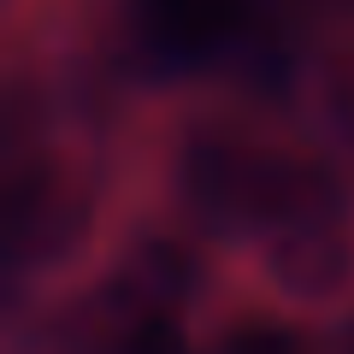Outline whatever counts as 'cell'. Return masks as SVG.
<instances>
[{"instance_id":"obj_4","label":"cell","mask_w":354,"mask_h":354,"mask_svg":"<svg viewBox=\"0 0 354 354\" xmlns=\"http://www.w3.org/2000/svg\"><path fill=\"white\" fill-rule=\"evenodd\" d=\"M142 30L171 59H207L242 30L248 0H136Z\"/></svg>"},{"instance_id":"obj_3","label":"cell","mask_w":354,"mask_h":354,"mask_svg":"<svg viewBox=\"0 0 354 354\" xmlns=\"http://www.w3.org/2000/svg\"><path fill=\"white\" fill-rule=\"evenodd\" d=\"M272 272H278L295 295L337 290V283L348 278V236H342V225H337V207L272 230Z\"/></svg>"},{"instance_id":"obj_5","label":"cell","mask_w":354,"mask_h":354,"mask_svg":"<svg viewBox=\"0 0 354 354\" xmlns=\"http://www.w3.org/2000/svg\"><path fill=\"white\" fill-rule=\"evenodd\" d=\"M118 354H195V348H189V337H183V325H177L171 313H142L136 325L124 330Z\"/></svg>"},{"instance_id":"obj_2","label":"cell","mask_w":354,"mask_h":354,"mask_svg":"<svg viewBox=\"0 0 354 354\" xmlns=\"http://www.w3.org/2000/svg\"><path fill=\"white\" fill-rule=\"evenodd\" d=\"M83 189L77 177H65L59 165H36L12 183V213H6V236L24 260H41V254H59L65 242L83 230Z\"/></svg>"},{"instance_id":"obj_6","label":"cell","mask_w":354,"mask_h":354,"mask_svg":"<svg viewBox=\"0 0 354 354\" xmlns=\"http://www.w3.org/2000/svg\"><path fill=\"white\" fill-rule=\"evenodd\" d=\"M225 354H307V348L283 325H242V330H230Z\"/></svg>"},{"instance_id":"obj_1","label":"cell","mask_w":354,"mask_h":354,"mask_svg":"<svg viewBox=\"0 0 354 354\" xmlns=\"http://www.w3.org/2000/svg\"><path fill=\"white\" fill-rule=\"evenodd\" d=\"M183 189L207 218L266 225V230H283L307 213L337 207V189L319 165L260 148V142H230V136H207L183 153Z\"/></svg>"}]
</instances>
